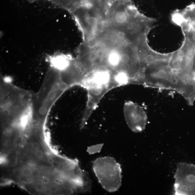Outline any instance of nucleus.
Here are the masks:
<instances>
[{"mask_svg":"<svg viewBox=\"0 0 195 195\" xmlns=\"http://www.w3.org/2000/svg\"><path fill=\"white\" fill-rule=\"evenodd\" d=\"M124 112L125 120L129 128L135 133H139L145 130L148 117L144 109L139 104L131 101L126 102Z\"/></svg>","mask_w":195,"mask_h":195,"instance_id":"nucleus-4","label":"nucleus"},{"mask_svg":"<svg viewBox=\"0 0 195 195\" xmlns=\"http://www.w3.org/2000/svg\"><path fill=\"white\" fill-rule=\"evenodd\" d=\"M93 169L105 190L110 193L118 190L122 184V169L114 158L106 157L97 158L93 162Z\"/></svg>","mask_w":195,"mask_h":195,"instance_id":"nucleus-2","label":"nucleus"},{"mask_svg":"<svg viewBox=\"0 0 195 195\" xmlns=\"http://www.w3.org/2000/svg\"><path fill=\"white\" fill-rule=\"evenodd\" d=\"M185 47L177 78L176 92L181 95L190 106L195 101V47L191 44Z\"/></svg>","mask_w":195,"mask_h":195,"instance_id":"nucleus-1","label":"nucleus"},{"mask_svg":"<svg viewBox=\"0 0 195 195\" xmlns=\"http://www.w3.org/2000/svg\"><path fill=\"white\" fill-rule=\"evenodd\" d=\"M103 146V144H100L89 147L88 149V152L90 154H95L100 152Z\"/></svg>","mask_w":195,"mask_h":195,"instance_id":"nucleus-7","label":"nucleus"},{"mask_svg":"<svg viewBox=\"0 0 195 195\" xmlns=\"http://www.w3.org/2000/svg\"><path fill=\"white\" fill-rule=\"evenodd\" d=\"M186 27L195 30V4H191L183 12Z\"/></svg>","mask_w":195,"mask_h":195,"instance_id":"nucleus-5","label":"nucleus"},{"mask_svg":"<svg viewBox=\"0 0 195 195\" xmlns=\"http://www.w3.org/2000/svg\"><path fill=\"white\" fill-rule=\"evenodd\" d=\"M174 179V195H195V164L179 163Z\"/></svg>","mask_w":195,"mask_h":195,"instance_id":"nucleus-3","label":"nucleus"},{"mask_svg":"<svg viewBox=\"0 0 195 195\" xmlns=\"http://www.w3.org/2000/svg\"><path fill=\"white\" fill-rule=\"evenodd\" d=\"M173 20L174 22L178 25L182 24L185 21L184 16L182 13H176L173 16Z\"/></svg>","mask_w":195,"mask_h":195,"instance_id":"nucleus-6","label":"nucleus"}]
</instances>
